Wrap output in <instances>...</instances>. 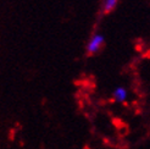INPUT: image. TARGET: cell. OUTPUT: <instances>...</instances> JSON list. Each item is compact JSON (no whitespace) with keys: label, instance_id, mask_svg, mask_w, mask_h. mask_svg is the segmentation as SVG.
Listing matches in <instances>:
<instances>
[{"label":"cell","instance_id":"1","mask_svg":"<svg viewBox=\"0 0 150 149\" xmlns=\"http://www.w3.org/2000/svg\"><path fill=\"white\" fill-rule=\"evenodd\" d=\"M104 43H105L104 34L100 32H95L94 34H92V37L89 38V40L87 43V53L91 55L96 54L103 48Z\"/></svg>","mask_w":150,"mask_h":149},{"label":"cell","instance_id":"2","mask_svg":"<svg viewBox=\"0 0 150 149\" xmlns=\"http://www.w3.org/2000/svg\"><path fill=\"white\" fill-rule=\"evenodd\" d=\"M112 98L117 103H125L128 98V91L125 87H116L112 92Z\"/></svg>","mask_w":150,"mask_h":149},{"label":"cell","instance_id":"3","mask_svg":"<svg viewBox=\"0 0 150 149\" xmlns=\"http://www.w3.org/2000/svg\"><path fill=\"white\" fill-rule=\"evenodd\" d=\"M117 4H118V0H103L101 10L104 13H109L117 6Z\"/></svg>","mask_w":150,"mask_h":149}]
</instances>
